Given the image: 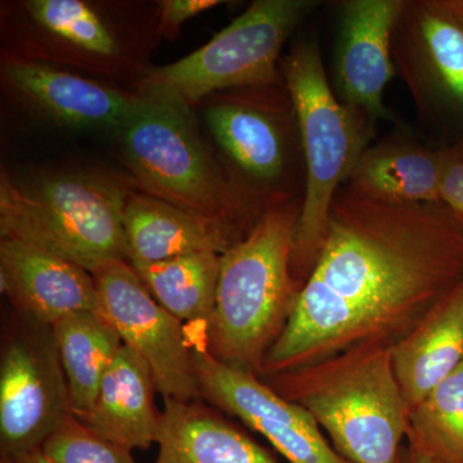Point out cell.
Returning <instances> with one entry per match:
<instances>
[{
  "mask_svg": "<svg viewBox=\"0 0 463 463\" xmlns=\"http://www.w3.org/2000/svg\"><path fill=\"white\" fill-rule=\"evenodd\" d=\"M462 279L463 231L443 203H380L344 185L261 379L356 346H395Z\"/></svg>",
  "mask_w": 463,
  "mask_h": 463,
  "instance_id": "cell-1",
  "label": "cell"
},
{
  "mask_svg": "<svg viewBox=\"0 0 463 463\" xmlns=\"http://www.w3.org/2000/svg\"><path fill=\"white\" fill-rule=\"evenodd\" d=\"M301 203L270 207L222 254L214 309L201 336L216 359L259 377L298 297L291 258Z\"/></svg>",
  "mask_w": 463,
  "mask_h": 463,
  "instance_id": "cell-2",
  "label": "cell"
},
{
  "mask_svg": "<svg viewBox=\"0 0 463 463\" xmlns=\"http://www.w3.org/2000/svg\"><path fill=\"white\" fill-rule=\"evenodd\" d=\"M263 380L312 414L346 461L392 463L398 458L411 408L395 374L392 347H353Z\"/></svg>",
  "mask_w": 463,
  "mask_h": 463,
  "instance_id": "cell-3",
  "label": "cell"
},
{
  "mask_svg": "<svg viewBox=\"0 0 463 463\" xmlns=\"http://www.w3.org/2000/svg\"><path fill=\"white\" fill-rule=\"evenodd\" d=\"M281 71L306 163V194L291 258L292 277L300 291L321 254L335 197L368 148L374 121L337 99L316 39L298 41L283 60Z\"/></svg>",
  "mask_w": 463,
  "mask_h": 463,
  "instance_id": "cell-4",
  "label": "cell"
},
{
  "mask_svg": "<svg viewBox=\"0 0 463 463\" xmlns=\"http://www.w3.org/2000/svg\"><path fill=\"white\" fill-rule=\"evenodd\" d=\"M116 132L143 194L227 225L242 236L246 203L201 142L191 108L160 91L142 90Z\"/></svg>",
  "mask_w": 463,
  "mask_h": 463,
  "instance_id": "cell-5",
  "label": "cell"
},
{
  "mask_svg": "<svg viewBox=\"0 0 463 463\" xmlns=\"http://www.w3.org/2000/svg\"><path fill=\"white\" fill-rule=\"evenodd\" d=\"M127 191L87 174H62L17 187L0 179V234L80 265L88 272L109 260L128 261Z\"/></svg>",
  "mask_w": 463,
  "mask_h": 463,
  "instance_id": "cell-6",
  "label": "cell"
},
{
  "mask_svg": "<svg viewBox=\"0 0 463 463\" xmlns=\"http://www.w3.org/2000/svg\"><path fill=\"white\" fill-rule=\"evenodd\" d=\"M316 0H257L200 50L152 70L142 90L160 91L192 108L207 94L279 83L281 52Z\"/></svg>",
  "mask_w": 463,
  "mask_h": 463,
  "instance_id": "cell-7",
  "label": "cell"
},
{
  "mask_svg": "<svg viewBox=\"0 0 463 463\" xmlns=\"http://www.w3.org/2000/svg\"><path fill=\"white\" fill-rule=\"evenodd\" d=\"M72 414L52 326L18 315L0 354V452L41 449Z\"/></svg>",
  "mask_w": 463,
  "mask_h": 463,
  "instance_id": "cell-8",
  "label": "cell"
},
{
  "mask_svg": "<svg viewBox=\"0 0 463 463\" xmlns=\"http://www.w3.org/2000/svg\"><path fill=\"white\" fill-rule=\"evenodd\" d=\"M90 274L99 297L97 313L147 364L157 392L164 399L199 401L191 339L183 322L152 297L127 260H109Z\"/></svg>",
  "mask_w": 463,
  "mask_h": 463,
  "instance_id": "cell-9",
  "label": "cell"
},
{
  "mask_svg": "<svg viewBox=\"0 0 463 463\" xmlns=\"http://www.w3.org/2000/svg\"><path fill=\"white\" fill-rule=\"evenodd\" d=\"M191 346L201 398L239 417L289 463H352L334 449L303 407L281 397L257 374L219 361L203 341L192 339Z\"/></svg>",
  "mask_w": 463,
  "mask_h": 463,
  "instance_id": "cell-10",
  "label": "cell"
},
{
  "mask_svg": "<svg viewBox=\"0 0 463 463\" xmlns=\"http://www.w3.org/2000/svg\"><path fill=\"white\" fill-rule=\"evenodd\" d=\"M405 0L343 3L335 78L341 102L373 121L390 118L383 93L395 75L392 43Z\"/></svg>",
  "mask_w": 463,
  "mask_h": 463,
  "instance_id": "cell-11",
  "label": "cell"
},
{
  "mask_svg": "<svg viewBox=\"0 0 463 463\" xmlns=\"http://www.w3.org/2000/svg\"><path fill=\"white\" fill-rule=\"evenodd\" d=\"M0 288L18 315L44 325L99 306L87 269L23 241H0Z\"/></svg>",
  "mask_w": 463,
  "mask_h": 463,
  "instance_id": "cell-12",
  "label": "cell"
},
{
  "mask_svg": "<svg viewBox=\"0 0 463 463\" xmlns=\"http://www.w3.org/2000/svg\"><path fill=\"white\" fill-rule=\"evenodd\" d=\"M397 32V61L417 99H441L463 112L462 18L446 0L410 2Z\"/></svg>",
  "mask_w": 463,
  "mask_h": 463,
  "instance_id": "cell-13",
  "label": "cell"
},
{
  "mask_svg": "<svg viewBox=\"0 0 463 463\" xmlns=\"http://www.w3.org/2000/svg\"><path fill=\"white\" fill-rule=\"evenodd\" d=\"M3 71L18 96L67 127L118 130L138 99L42 63L14 61Z\"/></svg>",
  "mask_w": 463,
  "mask_h": 463,
  "instance_id": "cell-14",
  "label": "cell"
},
{
  "mask_svg": "<svg viewBox=\"0 0 463 463\" xmlns=\"http://www.w3.org/2000/svg\"><path fill=\"white\" fill-rule=\"evenodd\" d=\"M128 263L148 264L213 251L224 254L242 234L146 194L130 192L124 209Z\"/></svg>",
  "mask_w": 463,
  "mask_h": 463,
  "instance_id": "cell-15",
  "label": "cell"
},
{
  "mask_svg": "<svg viewBox=\"0 0 463 463\" xmlns=\"http://www.w3.org/2000/svg\"><path fill=\"white\" fill-rule=\"evenodd\" d=\"M156 383L147 364L121 346L100 383L90 413L80 420L99 437L133 450L156 444L160 412L155 407Z\"/></svg>",
  "mask_w": 463,
  "mask_h": 463,
  "instance_id": "cell-16",
  "label": "cell"
},
{
  "mask_svg": "<svg viewBox=\"0 0 463 463\" xmlns=\"http://www.w3.org/2000/svg\"><path fill=\"white\" fill-rule=\"evenodd\" d=\"M392 355L412 410L463 364V279L392 347Z\"/></svg>",
  "mask_w": 463,
  "mask_h": 463,
  "instance_id": "cell-17",
  "label": "cell"
},
{
  "mask_svg": "<svg viewBox=\"0 0 463 463\" xmlns=\"http://www.w3.org/2000/svg\"><path fill=\"white\" fill-rule=\"evenodd\" d=\"M164 402L155 463H279L269 450L199 402Z\"/></svg>",
  "mask_w": 463,
  "mask_h": 463,
  "instance_id": "cell-18",
  "label": "cell"
},
{
  "mask_svg": "<svg viewBox=\"0 0 463 463\" xmlns=\"http://www.w3.org/2000/svg\"><path fill=\"white\" fill-rule=\"evenodd\" d=\"M274 109L254 100H228L206 112L207 125L225 154L263 184L281 181L288 165V118H292Z\"/></svg>",
  "mask_w": 463,
  "mask_h": 463,
  "instance_id": "cell-19",
  "label": "cell"
},
{
  "mask_svg": "<svg viewBox=\"0 0 463 463\" xmlns=\"http://www.w3.org/2000/svg\"><path fill=\"white\" fill-rule=\"evenodd\" d=\"M444 151L410 141H386L367 148L347 181V187L380 203H441Z\"/></svg>",
  "mask_w": 463,
  "mask_h": 463,
  "instance_id": "cell-20",
  "label": "cell"
},
{
  "mask_svg": "<svg viewBox=\"0 0 463 463\" xmlns=\"http://www.w3.org/2000/svg\"><path fill=\"white\" fill-rule=\"evenodd\" d=\"M58 355L69 386L71 412L90 413L103 376L124 345L115 328L97 312H79L52 325Z\"/></svg>",
  "mask_w": 463,
  "mask_h": 463,
  "instance_id": "cell-21",
  "label": "cell"
},
{
  "mask_svg": "<svg viewBox=\"0 0 463 463\" xmlns=\"http://www.w3.org/2000/svg\"><path fill=\"white\" fill-rule=\"evenodd\" d=\"M222 254L206 251L148 264H130L166 310L182 322L205 327L214 309Z\"/></svg>",
  "mask_w": 463,
  "mask_h": 463,
  "instance_id": "cell-22",
  "label": "cell"
},
{
  "mask_svg": "<svg viewBox=\"0 0 463 463\" xmlns=\"http://www.w3.org/2000/svg\"><path fill=\"white\" fill-rule=\"evenodd\" d=\"M407 439L439 463H463V364L411 410Z\"/></svg>",
  "mask_w": 463,
  "mask_h": 463,
  "instance_id": "cell-23",
  "label": "cell"
},
{
  "mask_svg": "<svg viewBox=\"0 0 463 463\" xmlns=\"http://www.w3.org/2000/svg\"><path fill=\"white\" fill-rule=\"evenodd\" d=\"M30 17L45 32L85 53L112 57L120 50L108 24L81 0H30Z\"/></svg>",
  "mask_w": 463,
  "mask_h": 463,
  "instance_id": "cell-24",
  "label": "cell"
},
{
  "mask_svg": "<svg viewBox=\"0 0 463 463\" xmlns=\"http://www.w3.org/2000/svg\"><path fill=\"white\" fill-rule=\"evenodd\" d=\"M41 449L56 463H137L132 450L94 434L74 414L58 426Z\"/></svg>",
  "mask_w": 463,
  "mask_h": 463,
  "instance_id": "cell-25",
  "label": "cell"
},
{
  "mask_svg": "<svg viewBox=\"0 0 463 463\" xmlns=\"http://www.w3.org/2000/svg\"><path fill=\"white\" fill-rule=\"evenodd\" d=\"M443 151L440 199L463 231V155L455 147Z\"/></svg>",
  "mask_w": 463,
  "mask_h": 463,
  "instance_id": "cell-26",
  "label": "cell"
},
{
  "mask_svg": "<svg viewBox=\"0 0 463 463\" xmlns=\"http://www.w3.org/2000/svg\"><path fill=\"white\" fill-rule=\"evenodd\" d=\"M221 5H223L221 0H165V2H161L160 32L166 38H173L179 33V27L185 21Z\"/></svg>",
  "mask_w": 463,
  "mask_h": 463,
  "instance_id": "cell-27",
  "label": "cell"
},
{
  "mask_svg": "<svg viewBox=\"0 0 463 463\" xmlns=\"http://www.w3.org/2000/svg\"><path fill=\"white\" fill-rule=\"evenodd\" d=\"M7 458V457H5ZM12 462L14 463H56L50 457L45 455L42 449L30 450V452L21 453L12 457Z\"/></svg>",
  "mask_w": 463,
  "mask_h": 463,
  "instance_id": "cell-28",
  "label": "cell"
},
{
  "mask_svg": "<svg viewBox=\"0 0 463 463\" xmlns=\"http://www.w3.org/2000/svg\"><path fill=\"white\" fill-rule=\"evenodd\" d=\"M410 450L411 456H412V463H439L435 461V459H432L431 457L423 455V453L419 452V450L413 449V448L410 447Z\"/></svg>",
  "mask_w": 463,
  "mask_h": 463,
  "instance_id": "cell-29",
  "label": "cell"
},
{
  "mask_svg": "<svg viewBox=\"0 0 463 463\" xmlns=\"http://www.w3.org/2000/svg\"><path fill=\"white\" fill-rule=\"evenodd\" d=\"M392 463H412V456H411L410 447L403 446L398 458Z\"/></svg>",
  "mask_w": 463,
  "mask_h": 463,
  "instance_id": "cell-30",
  "label": "cell"
},
{
  "mask_svg": "<svg viewBox=\"0 0 463 463\" xmlns=\"http://www.w3.org/2000/svg\"><path fill=\"white\" fill-rule=\"evenodd\" d=\"M449 8L463 20V0H446Z\"/></svg>",
  "mask_w": 463,
  "mask_h": 463,
  "instance_id": "cell-31",
  "label": "cell"
},
{
  "mask_svg": "<svg viewBox=\"0 0 463 463\" xmlns=\"http://www.w3.org/2000/svg\"><path fill=\"white\" fill-rule=\"evenodd\" d=\"M453 147H455L456 151H458L459 154L463 155V138L461 139V141L457 143L456 146H453Z\"/></svg>",
  "mask_w": 463,
  "mask_h": 463,
  "instance_id": "cell-32",
  "label": "cell"
},
{
  "mask_svg": "<svg viewBox=\"0 0 463 463\" xmlns=\"http://www.w3.org/2000/svg\"><path fill=\"white\" fill-rule=\"evenodd\" d=\"M0 463H14L12 462V459L5 458V457H2V462Z\"/></svg>",
  "mask_w": 463,
  "mask_h": 463,
  "instance_id": "cell-33",
  "label": "cell"
}]
</instances>
